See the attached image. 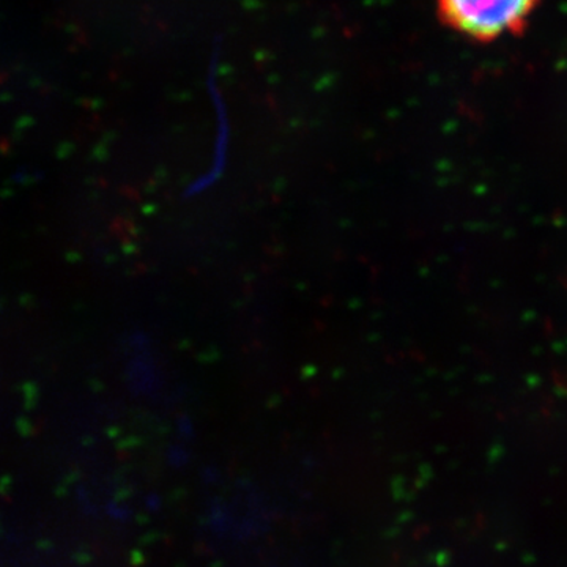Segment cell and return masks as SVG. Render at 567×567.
Masks as SVG:
<instances>
[{"label":"cell","mask_w":567,"mask_h":567,"mask_svg":"<svg viewBox=\"0 0 567 567\" xmlns=\"http://www.w3.org/2000/svg\"><path fill=\"white\" fill-rule=\"evenodd\" d=\"M543 0H435L440 20L476 43H494L527 28Z\"/></svg>","instance_id":"obj_1"}]
</instances>
